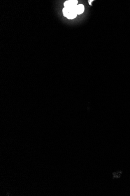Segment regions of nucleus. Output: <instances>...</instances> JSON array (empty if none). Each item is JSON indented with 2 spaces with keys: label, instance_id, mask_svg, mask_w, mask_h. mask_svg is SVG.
<instances>
[{
  "label": "nucleus",
  "instance_id": "f257e3e1",
  "mask_svg": "<svg viewBox=\"0 0 130 196\" xmlns=\"http://www.w3.org/2000/svg\"><path fill=\"white\" fill-rule=\"evenodd\" d=\"M76 7L75 8H66L64 7L62 9V13L63 16L68 19L72 20L77 17Z\"/></svg>",
  "mask_w": 130,
  "mask_h": 196
},
{
  "label": "nucleus",
  "instance_id": "f03ea898",
  "mask_svg": "<svg viewBox=\"0 0 130 196\" xmlns=\"http://www.w3.org/2000/svg\"><path fill=\"white\" fill-rule=\"evenodd\" d=\"M78 3L77 0H68L64 2L63 6L66 8H75L78 5Z\"/></svg>",
  "mask_w": 130,
  "mask_h": 196
},
{
  "label": "nucleus",
  "instance_id": "7ed1b4c3",
  "mask_svg": "<svg viewBox=\"0 0 130 196\" xmlns=\"http://www.w3.org/2000/svg\"><path fill=\"white\" fill-rule=\"evenodd\" d=\"M123 174V172L121 170H117L112 173V178L113 179H120Z\"/></svg>",
  "mask_w": 130,
  "mask_h": 196
},
{
  "label": "nucleus",
  "instance_id": "20e7f679",
  "mask_svg": "<svg viewBox=\"0 0 130 196\" xmlns=\"http://www.w3.org/2000/svg\"><path fill=\"white\" fill-rule=\"evenodd\" d=\"M76 10L78 15H81L84 12L85 6L82 4H79L76 7Z\"/></svg>",
  "mask_w": 130,
  "mask_h": 196
}]
</instances>
